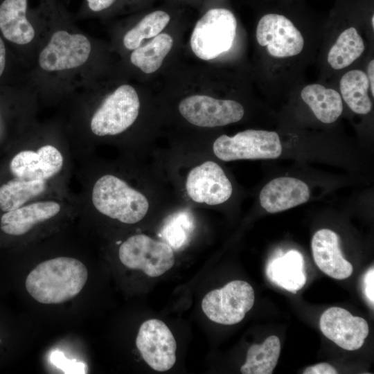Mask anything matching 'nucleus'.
<instances>
[{
	"mask_svg": "<svg viewBox=\"0 0 374 374\" xmlns=\"http://www.w3.org/2000/svg\"><path fill=\"white\" fill-rule=\"evenodd\" d=\"M60 210V204L53 199L30 202L4 212L0 219V228L8 235L20 236L36 225L53 218Z\"/></svg>",
	"mask_w": 374,
	"mask_h": 374,
	"instance_id": "15",
	"label": "nucleus"
},
{
	"mask_svg": "<svg viewBox=\"0 0 374 374\" xmlns=\"http://www.w3.org/2000/svg\"><path fill=\"white\" fill-rule=\"evenodd\" d=\"M374 269H370L364 277V292L367 299L373 306L374 304Z\"/></svg>",
	"mask_w": 374,
	"mask_h": 374,
	"instance_id": "28",
	"label": "nucleus"
},
{
	"mask_svg": "<svg viewBox=\"0 0 374 374\" xmlns=\"http://www.w3.org/2000/svg\"><path fill=\"white\" fill-rule=\"evenodd\" d=\"M91 201L100 213L128 224L141 221L149 209V202L141 192L110 174L104 175L96 181Z\"/></svg>",
	"mask_w": 374,
	"mask_h": 374,
	"instance_id": "4",
	"label": "nucleus"
},
{
	"mask_svg": "<svg viewBox=\"0 0 374 374\" xmlns=\"http://www.w3.org/2000/svg\"><path fill=\"white\" fill-rule=\"evenodd\" d=\"M118 0H82V4L73 17L74 20L87 19L105 13L113 7Z\"/></svg>",
	"mask_w": 374,
	"mask_h": 374,
	"instance_id": "26",
	"label": "nucleus"
},
{
	"mask_svg": "<svg viewBox=\"0 0 374 374\" xmlns=\"http://www.w3.org/2000/svg\"><path fill=\"white\" fill-rule=\"evenodd\" d=\"M312 251L317 267L326 275L338 280L351 276L353 267L341 252L338 235L328 229L317 231L312 240Z\"/></svg>",
	"mask_w": 374,
	"mask_h": 374,
	"instance_id": "17",
	"label": "nucleus"
},
{
	"mask_svg": "<svg viewBox=\"0 0 374 374\" xmlns=\"http://www.w3.org/2000/svg\"><path fill=\"white\" fill-rule=\"evenodd\" d=\"M6 122L3 117V115L2 114V112L0 109V139H2V137L4 136L6 132Z\"/></svg>",
	"mask_w": 374,
	"mask_h": 374,
	"instance_id": "32",
	"label": "nucleus"
},
{
	"mask_svg": "<svg viewBox=\"0 0 374 374\" xmlns=\"http://www.w3.org/2000/svg\"><path fill=\"white\" fill-rule=\"evenodd\" d=\"M186 190L194 202L217 205L230 198L233 187L223 169L217 163L206 161L189 171Z\"/></svg>",
	"mask_w": 374,
	"mask_h": 374,
	"instance_id": "11",
	"label": "nucleus"
},
{
	"mask_svg": "<svg viewBox=\"0 0 374 374\" xmlns=\"http://www.w3.org/2000/svg\"><path fill=\"white\" fill-rule=\"evenodd\" d=\"M267 274L271 280L292 293L301 289L306 281L303 259L296 251H290L271 262Z\"/></svg>",
	"mask_w": 374,
	"mask_h": 374,
	"instance_id": "18",
	"label": "nucleus"
},
{
	"mask_svg": "<svg viewBox=\"0 0 374 374\" xmlns=\"http://www.w3.org/2000/svg\"><path fill=\"white\" fill-rule=\"evenodd\" d=\"M364 49V41L357 30L353 27L347 28L331 47L328 62L335 69H344L360 57Z\"/></svg>",
	"mask_w": 374,
	"mask_h": 374,
	"instance_id": "24",
	"label": "nucleus"
},
{
	"mask_svg": "<svg viewBox=\"0 0 374 374\" xmlns=\"http://www.w3.org/2000/svg\"><path fill=\"white\" fill-rule=\"evenodd\" d=\"M88 278L86 266L79 260L57 257L38 264L28 274V294L43 304H59L76 296Z\"/></svg>",
	"mask_w": 374,
	"mask_h": 374,
	"instance_id": "3",
	"label": "nucleus"
},
{
	"mask_svg": "<svg viewBox=\"0 0 374 374\" xmlns=\"http://www.w3.org/2000/svg\"><path fill=\"white\" fill-rule=\"evenodd\" d=\"M172 37L167 33H159L148 43L135 48L130 55L131 64L145 73L158 70L171 50Z\"/></svg>",
	"mask_w": 374,
	"mask_h": 374,
	"instance_id": "21",
	"label": "nucleus"
},
{
	"mask_svg": "<svg viewBox=\"0 0 374 374\" xmlns=\"http://www.w3.org/2000/svg\"><path fill=\"white\" fill-rule=\"evenodd\" d=\"M255 301L252 287L244 280H233L205 295L202 308L212 321L222 325L240 322Z\"/></svg>",
	"mask_w": 374,
	"mask_h": 374,
	"instance_id": "7",
	"label": "nucleus"
},
{
	"mask_svg": "<svg viewBox=\"0 0 374 374\" xmlns=\"http://www.w3.org/2000/svg\"><path fill=\"white\" fill-rule=\"evenodd\" d=\"M371 24H372V26L373 28L374 27V15L372 16V18H371Z\"/></svg>",
	"mask_w": 374,
	"mask_h": 374,
	"instance_id": "33",
	"label": "nucleus"
},
{
	"mask_svg": "<svg viewBox=\"0 0 374 374\" xmlns=\"http://www.w3.org/2000/svg\"><path fill=\"white\" fill-rule=\"evenodd\" d=\"M236 29L237 21L232 12L211 9L195 24L190 37L191 49L201 60L215 59L232 47Z\"/></svg>",
	"mask_w": 374,
	"mask_h": 374,
	"instance_id": "5",
	"label": "nucleus"
},
{
	"mask_svg": "<svg viewBox=\"0 0 374 374\" xmlns=\"http://www.w3.org/2000/svg\"><path fill=\"white\" fill-rule=\"evenodd\" d=\"M368 87L367 75L361 70L350 71L340 80V91L345 103L353 112L359 114H366L371 110Z\"/></svg>",
	"mask_w": 374,
	"mask_h": 374,
	"instance_id": "23",
	"label": "nucleus"
},
{
	"mask_svg": "<svg viewBox=\"0 0 374 374\" xmlns=\"http://www.w3.org/2000/svg\"><path fill=\"white\" fill-rule=\"evenodd\" d=\"M48 182L14 177L0 186V209L7 212L29 202L46 191Z\"/></svg>",
	"mask_w": 374,
	"mask_h": 374,
	"instance_id": "20",
	"label": "nucleus"
},
{
	"mask_svg": "<svg viewBox=\"0 0 374 374\" xmlns=\"http://www.w3.org/2000/svg\"><path fill=\"white\" fill-rule=\"evenodd\" d=\"M310 199V188L304 181L294 177H277L261 190V206L270 213L283 211L304 204Z\"/></svg>",
	"mask_w": 374,
	"mask_h": 374,
	"instance_id": "16",
	"label": "nucleus"
},
{
	"mask_svg": "<svg viewBox=\"0 0 374 374\" xmlns=\"http://www.w3.org/2000/svg\"><path fill=\"white\" fill-rule=\"evenodd\" d=\"M64 9L58 0H1L0 35L27 69Z\"/></svg>",
	"mask_w": 374,
	"mask_h": 374,
	"instance_id": "2",
	"label": "nucleus"
},
{
	"mask_svg": "<svg viewBox=\"0 0 374 374\" xmlns=\"http://www.w3.org/2000/svg\"><path fill=\"white\" fill-rule=\"evenodd\" d=\"M181 115L190 123L202 127H215L236 123L244 116L237 101L220 100L206 95H193L179 104Z\"/></svg>",
	"mask_w": 374,
	"mask_h": 374,
	"instance_id": "9",
	"label": "nucleus"
},
{
	"mask_svg": "<svg viewBox=\"0 0 374 374\" xmlns=\"http://www.w3.org/2000/svg\"><path fill=\"white\" fill-rule=\"evenodd\" d=\"M74 21L64 8L26 69V82L38 100L64 101L78 89L98 79L100 46Z\"/></svg>",
	"mask_w": 374,
	"mask_h": 374,
	"instance_id": "1",
	"label": "nucleus"
},
{
	"mask_svg": "<svg viewBox=\"0 0 374 374\" xmlns=\"http://www.w3.org/2000/svg\"><path fill=\"white\" fill-rule=\"evenodd\" d=\"M186 229L185 221L175 220L170 222L164 228V235L172 247L179 248L186 240Z\"/></svg>",
	"mask_w": 374,
	"mask_h": 374,
	"instance_id": "27",
	"label": "nucleus"
},
{
	"mask_svg": "<svg viewBox=\"0 0 374 374\" xmlns=\"http://www.w3.org/2000/svg\"><path fill=\"white\" fill-rule=\"evenodd\" d=\"M301 96L317 118L322 123L335 122L343 112L340 94L337 91L326 89L323 85L309 84L303 89Z\"/></svg>",
	"mask_w": 374,
	"mask_h": 374,
	"instance_id": "19",
	"label": "nucleus"
},
{
	"mask_svg": "<svg viewBox=\"0 0 374 374\" xmlns=\"http://www.w3.org/2000/svg\"><path fill=\"white\" fill-rule=\"evenodd\" d=\"M8 64V51L6 41L0 35V80L3 77Z\"/></svg>",
	"mask_w": 374,
	"mask_h": 374,
	"instance_id": "30",
	"label": "nucleus"
},
{
	"mask_svg": "<svg viewBox=\"0 0 374 374\" xmlns=\"http://www.w3.org/2000/svg\"><path fill=\"white\" fill-rule=\"evenodd\" d=\"M303 374H337L336 368L326 362L310 366L305 369Z\"/></svg>",
	"mask_w": 374,
	"mask_h": 374,
	"instance_id": "29",
	"label": "nucleus"
},
{
	"mask_svg": "<svg viewBox=\"0 0 374 374\" xmlns=\"http://www.w3.org/2000/svg\"><path fill=\"white\" fill-rule=\"evenodd\" d=\"M64 157L53 144H44L37 150H23L10 160L9 168L15 177L48 181L62 169Z\"/></svg>",
	"mask_w": 374,
	"mask_h": 374,
	"instance_id": "14",
	"label": "nucleus"
},
{
	"mask_svg": "<svg viewBox=\"0 0 374 374\" xmlns=\"http://www.w3.org/2000/svg\"><path fill=\"white\" fill-rule=\"evenodd\" d=\"M214 154L224 161L276 159L282 145L276 132L247 130L233 136L223 134L214 141Z\"/></svg>",
	"mask_w": 374,
	"mask_h": 374,
	"instance_id": "6",
	"label": "nucleus"
},
{
	"mask_svg": "<svg viewBox=\"0 0 374 374\" xmlns=\"http://www.w3.org/2000/svg\"><path fill=\"white\" fill-rule=\"evenodd\" d=\"M319 326L328 339L347 350L360 348L369 332L364 319L353 316L339 307L327 309L321 316Z\"/></svg>",
	"mask_w": 374,
	"mask_h": 374,
	"instance_id": "13",
	"label": "nucleus"
},
{
	"mask_svg": "<svg viewBox=\"0 0 374 374\" xmlns=\"http://www.w3.org/2000/svg\"><path fill=\"white\" fill-rule=\"evenodd\" d=\"M368 71V80L369 82V86L371 87V90L372 93V96H374V81H373V72H374V60H372L368 64L367 67Z\"/></svg>",
	"mask_w": 374,
	"mask_h": 374,
	"instance_id": "31",
	"label": "nucleus"
},
{
	"mask_svg": "<svg viewBox=\"0 0 374 374\" xmlns=\"http://www.w3.org/2000/svg\"><path fill=\"white\" fill-rule=\"evenodd\" d=\"M170 19L169 15L161 10L154 11L145 15L136 25L125 31L121 40L123 48L132 51L139 47L145 39L159 35Z\"/></svg>",
	"mask_w": 374,
	"mask_h": 374,
	"instance_id": "25",
	"label": "nucleus"
},
{
	"mask_svg": "<svg viewBox=\"0 0 374 374\" xmlns=\"http://www.w3.org/2000/svg\"><path fill=\"white\" fill-rule=\"evenodd\" d=\"M118 256L126 267L142 270L150 277L161 276L175 264L172 247L145 234L128 238L120 246Z\"/></svg>",
	"mask_w": 374,
	"mask_h": 374,
	"instance_id": "8",
	"label": "nucleus"
},
{
	"mask_svg": "<svg viewBox=\"0 0 374 374\" xmlns=\"http://www.w3.org/2000/svg\"><path fill=\"white\" fill-rule=\"evenodd\" d=\"M280 353V341L271 335L261 344L251 345L245 363L241 366L243 374H271L276 367Z\"/></svg>",
	"mask_w": 374,
	"mask_h": 374,
	"instance_id": "22",
	"label": "nucleus"
},
{
	"mask_svg": "<svg viewBox=\"0 0 374 374\" xmlns=\"http://www.w3.org/2000/svg\"><path fill=\"white\" fill-rule=\"evenodd\" d=\"M256 39L266 46L269 53L275 57H292L299 54L304 46V39L294 24L278 14H267L258 21Z\"/></svg>",
	"mask_w": 374,
	"mask_h": 374,
	"instance_id": "12",
	"label": "nucleus"
},
{
	"mask_svg": "<svg viewBox=\"0 0 374 374\" xmlns=\"http://www.w3.org/2000/svg\"><path fill=\"white\" fill-rule=\"evenodd\" d=\"M136 346L144 361L157 371H166L176 362V341L168 327L161 320L149 319L141 324Z\"/></svg>",
	"mask_w": 374,
	"mask_h": 374,
	"instance_id": "10",
	"label": "nucleus"
}]
</instances>
